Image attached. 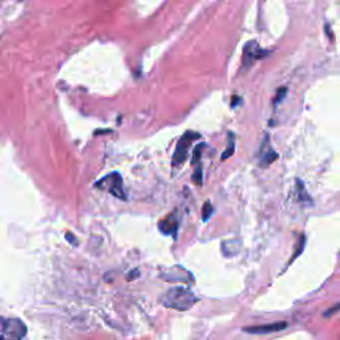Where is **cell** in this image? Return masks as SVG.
<instances>
[{"instance_id": "1", "label": "cell", "mask_w": 340, "mask_h": 340, "mask_svg": "<svg viewBox=\"0 0 340 340\" xmlns=\"http://www.w3.org/2000/svg\"><path fill=\"white\" fill-rule=\"evenodd\" d=\"M199 298L186 287H173L162 297V304L177 311H188L198 303Z\"/></svg>"}, {"instance_id": "2", "label": "cell", "mask_w": 340, "mask_h": 340, "mask_svg": "<svg viewBox=\"0 0 340 340\" xmlns=\"http://www.w3.org/2000/svg\"><path fill=\"white\" fill-rule=\"evenodd\" d=\"M95 188L101 189L104 192H108L112 194L116 198L121 199V201H126L128 195L125 193V188H124V181L120 173L112 172L109 174H106L105 177L97 181L95 184Z\"/></svg>"}, {"instance_id": "3", "label": "cell", "mask_w": 340, "mask_h": 340, "mask_svg": "<svg viewBox=\"0 0 340 340\" xmlns=\"http://www.w3.org/2000/svg\"><path fill=\"white\" fill-rule=\"evenodd\" d=\"M201 139V135L195 132H186L185 134L181 135V139L177 142V146H175V150L173 153V158H172V165L173 168H177V166H181L185 160L188 158L189 154V149L192 148L193 141L195 140Z\"/></svg>"}, {"instance_id": "4", "label": "cell", "mask_w": 340, "mask_h": 340, "mask_svg": "<svg viewBox=\"0 0 340 340\" xmlns=\"http://www.w3.org/2000/svg\"><path fill=\"white\" fill-rule=\"evenodd\" d=\"M27 335V326L16 318H2V336L4 339L21 340Z\"/></svg>"}, {"instance_id": "5", "label": "cell", "mask_w": 340, "mask_h": 340, "mask_svg": "<svg viewBox=\"0 0 340 340\" xmlns=\"http://www.w3.org/2000/svg\"><path fill=\"white\" fill-rule=\"evenodd\" d=\"M160 277L166 282H181V283L186 284H190L194 282L193 275L186 268L181 267V266H174V267L169 268L168 271L162 273Z\"/></svg>"}, {"instance_id": "6", "label": "cell", "mask_w": 340, "mask_h": 340, "mask_svg": "<svg viewBox=\"0 0 340 340\" xmlns=\"http://www.w3.org/2000/svg\"><path fill=\"white\" fill-rule=\"evenodd\" d=\"M267 55V51L262 50L257 41H248L243 48V65L246 68L251 66L257 60H261Z\"/></svg>"}, {"instance_id": "7", "label": "cell", "mask_w": 340, "mask_h": 340, "mask_svg": "<svg viewBox=\"0 0 340 340\" xmlns=\"http://www.w3.org/2000/svg\"><path fill=\"white\" fill-rule=\"evenodd\" d=\"M287 327L286 322H278V323H271V324H263V326H253V327H243V332L253 335H264V334H271V332H278Z\"/></svg>"}, {"instance_id": "8", "label": "cell", "mask_w": 340, "mask_h": 340, "mask_svg": "<svg viewBox=\"0 0 340 340\" xmlns=\"http://www.w3.org/2000/svg\"><path fill=\"white\" fill-rule=\"evenodd\" d=\"M178 228L179 221L174 213L169 214L168 217H165V218L158 222V229L165 235H173L175 238L177 237V233H178Z\"/></svg>"}, {"instance_id": "9", "label": "cell", "mask_w": 340, "mask_h": 340, "mask_svg": "<svg viewBox=\"0 0 340 340\" xmlns=\"http://www.w3.org/2000/svg\"><path fill=\"white\" fill-rule=\"evenodd\" d=\"M278 158V153H275L270 146L268 142V135H266V140L263 141V145L261 148V166L262 168H267L270 166L275 160Z\"/></svg>"}, {"instance_id": "10", "label": "cell", "mask_w": 340, "mask_h": 340, "mask_svg": "<svg viewBox=\"0 0 340 340\" xmlns=\"http://www.w3.org/2000/svg\"><path fill=\"white\" fill-rule=\"evenodd\" d=\"M228 137H229L228 146H226V150L222 153V155H221L222 161H226V160H228L229 157H231V155L234 154V152H235V134L234 133L229 132Z\"/></svg>"}, {"instance_id": "11", "label": "cell", "mask_w": 340, "mask_h": 340, "mask_svg": "<svg viewBox=\"0 0 340 340\" xmlns=\"http://www.w3.org/2000/svg\"><path fill=\"white\" fill-rule=\"evenodd\" d=\"M193 165H194V173H193V182H194L195 185L201 186L203 184V173H202V165H201V160L199 161H194L192 162Z\"/></svg>"}, {"instance_id": "12", "label": "cell", "mask_w": 340, "mask_h": 340, "mask_svg": "<svg viewBox=\"0 0 340 340\" xmlns=\"http://www.w3.org/2000/svg\"><path fill=\"white\" fill-rule=\"evenodd\" d=\"M297 193H298V199H299V202L311 205L310 195H308L307 192H306V189H304V185L302 184L301 179H297Z\"/></svg>"}, {"instance_id": "13", "label": "cell", "mask_w": 340, "mask_h": 340, "mask_svg": "<svg viewBox=\"0 0 340 340\" xmlns=\"http://www.w3.org/2000/svg\"><path fill=\"white\" fill-rule=\"evenodd\" d=\"M213 215V205L210 201H206L202 206V221L208 222L209 218Z\"/></svg>"}, {"instance_id": "14", "label": "cell", "mask_w": 340, "mask_h": 340, "mask_svg": "<svg viewBox=\"0 0 340 340\" xmlns=\"http://www.w3.org/2000/svg\"><path fill=\"white\" fill-rule=\"evenodd\" d=\"M304 242H306V238H304L303 235H302L301 239H299V243H298L297 250H295L294 255H292V258H291L290 263H291V262H292V261H295V259H297V258L299 257V255H301V253H302V251H303V248H304Z\"/></svg>"}, {"instance_id": "15", "label": "cell", "mask_w": 340, "mask_h": 340, "mask_svg": "<svg viewBox=\"0 0 340 340\" xmlns=\"http://www.w3.org/2000/svg\"><path fill=\"white\" fill-rule=\"evenodd\" d=\"M286 93H287V88H286V86H283V88H281V89L278 90L277 97H275L274 100V106H277L278 104L281 103L282 100L284 99V96H286Z\"/></svg>"}, {"instance_id": "16", "label": "cell", "mask_w": 340, "mask_h": 340, "mask_svg": "<svg viewBox=\"0 0 340 340\" xmlns=\"http://www.w3.org/2000/svg\"><path fill=\"white\" fill-rule=\"evenodd\" d=\"M65 238H66V241L70 242L71 244H73V246H77V243H79V241H77V238L73 237L72 233H66Z\"/></svg>"}, {"instance_id": "17", "label": "cell", "mask_w": 340, "mask_h": 340, "mask_svg": "<svg viewBox=\"0 0 340 340\" xmlns=\"http://www.w3.org/2000/svg\"><path fill=\"white\" fill-rule=\"evenodd\" d=\"M339 310H340V304H337V306H334V307H331L330 310H328L327 312L324 314V316H330V315H332V314H334V312H336V311H339Z\"/></svg>"}, {"instance_id": "18", "label": "cell", "mask_w": 340, "mask_h": 340, "mask_svg": "<svg viewBox=\"0 0 340 340\" xmlns=\"http://www.w3.org/2000/svg\"><path fill=\"white\" fill-rule=\"evenodd\" d=\"M239 103H241V99L238 96H233V99H231V106L235 108V106H238V104Z\"/></svg>"}, {"instance_id": "19", "label": "cell", "mask_w": 340, "mask_h": 340, "mask_svg": "<svg viewBox=\"0 0 340 340\" xmlns=\"http://www.w3.org/2000/svg\"><path fill=\"white\" fill-rule=\"evenodd\" d=\"M134 275H140V271L139 270H133L132 273L129 274V277H126V278H128V281H133L134 278H137V277H134Z\"/></svg>"}]
</instances>
